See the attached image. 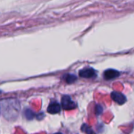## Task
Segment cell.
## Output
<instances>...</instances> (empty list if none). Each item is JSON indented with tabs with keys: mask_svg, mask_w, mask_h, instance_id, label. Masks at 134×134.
I'll return each instance as SVG.
<instances>
[{
	"mask_svg": "<svg viewBox=\"0 0 134 134\" xmlns=\"http://www.w3.org/2000/svg\"><path fill=\"white\" fill-rule=\"evenodd\" d=\"M61 105L63 109L65 111L73 110L77 107L76 103L71 100V98L69 96H64L61 98Z\"/></svg>",
	"mask_w": 134,
	"mask_h": 134,
	"instance_id": "6da1fadb",
	"label": "cell"
},
{
	"mask_svg": "<svg viewBox=\"0 0 134 134\" xmlns=\"http://www.w3.org/2000/svg\"><path fill=\"white\" fill-rule=\"evenodd\" d=\"M111 99L115 103H117L119 105L124 104L126 103V97L122 93L119 92H111Z\"/></svg>",
	"mask_w": 134,
	"mask_h": 134,
	"instance_id": "7a4b0ae2",
	"label": "cell"
},
{
	"mask_svg": "<svg viewBox=\"0 0 134 134\" xmlns=\"http://www.w3.org/2000/svg\"><path fill=\"white\" fill-rule=\"evenodd\" d=\"M79 76L84 78H91L96 77V71L95 70L90 67L84 68L79 71Z\"/></svg>",
	"mask_w": 134,
	"mask_h": 134,
	"instance_id": "3957f363",
	"label": "cell"
},
{
	"mask_svg": "<svg viewBox=\"0 0 134 134\" xmlns=\"http://www.w3.org/2000/svg\"><path fill=\"white\" fill-rule=\"evenodd\" d=\"M120 74V73L115 70H112V69H109L104 71V77L106 80H111L113 78L117 77Z\"/></svg>",
	"mask_w": 134,
	"mask_h": 134,
	"instance_id": "277c9868",
	"label": "cell"
},
{
	"mask_svg": "<svg viewBox=\"0 0 134 134\" xmlns=\"http://www.w3.org/2000/svg\"><path fill=\"white\" fill-rule=\"evenodd\" d=\"M60 105L57 103V102H53L51 103L47 108V112L50 114H58L60 111Z\"/></svg>",
	"mask_w": 134,
	"mask_h": 134,
	"instance_id": "5b68a950",
	"label": "cell"
},
{
	"mask_svg": "<svg viewBox=\"0 0 134 134\" xmlns=\"http://www.w3.org/2000/svg\"><path fill=\"white\" fill-rule=\"evenodd\" d=\"M64 78L66 81V82L68 84H71L77 80V77L73 74H66L64 76Z\"/></svg>",
	"mask_w": 134,
	"mask_h": 134,
	"instance_id": "8992f818",
	"label": "cell"
},
{
	"mask_svg": "<svg viewBox=\"0 0 134 134\" xmlns=\"http://www.w3.org/2000/svg\"><path fill=\"white\" fill-rule=\"evenodd\" d=\"M81 130L82 132H84L86 134H93V131L91 129L90 126H89L86 124H83L81 127Z\"/></svg>",
	"mask_w": 134,
	"mask_h": 134,
	"instance_id": "52a82bcc",
	"label": "cell"
},
{
	"mask_svg": "<svg viewBox=\"0 0 134 134\" xmlns=\"http://www.w3.org/2000/svg\"><path fill=\"white\" fill-rule=\"evenodd\" d=\"M24 116H25V118H27V119H32L33 118H34V113L31 111V110H29V109H26L24 111Z\"/></svg>",
	"mask_w": 134,
	"mask_h": 134,
	"instance_id": "ba28073f",
	"label": "cell"
},
{
	"mask_svg": "<svg viewBox=\"0 0 134 134\" xmlns=\"http://www.w3.org/2000/svg\"><path fill=\"white\" fill-rule=\"evenodd\" d=\"M102 112H103V108H102V107L100 106V105H97V106H96V114H97V115H100Z\"/></svg>",
	"mask_w": 134,
	"mask_h": 134,
	"instance_id": "9c48e42d",
	"label": "cell"
},
{
	"mask_svg": "<svg viewBox=\"0 0 134 134\" xmlns=\"http://www.w3.org/2000/svg\"><path fill=\"white\" fill-rule=\"evenodd\" d=\"M54 134H62L61 133H54Z\"/></svg>",
	"mask_w": 134,
	"mask_h": 134,
	"instance_id": "30bf717a",
	"label": "cell"
}]
</instances>
